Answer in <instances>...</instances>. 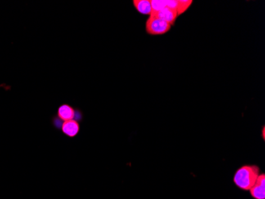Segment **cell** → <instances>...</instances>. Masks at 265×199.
I'll return each instance as SVG.
<instances>
[{
	"mask_svg": "<svg viewBox=\"0 0 265 199\" xmlns=\"http://www.w3.org/2000/svg\"><path fill=\"white\" fill-rule=\"evenodd\" d=\"M260 174L261 171L258 166H242L238 168L234 174V184L242 191H249L255 184Z\"/></svg>",
	"mask_w": 265,
	"mask_h": 199,
	"instance_id": "obj_1",
	"label": "cell"
},
{
	"mask_svg": "<svg viewBox=\"0 0 265 199\" xmlns=\"http://www.w3.org/2000/svg\"><path fill=\"white\" fill-rule=\"evenodd\" d=\"M172 26L152 13L145 23V30L150 35H162L169 31Z\"/></svg>",
	"mask_w": 265,
	"mask_h": 199,
	"instance_id": "obj_2",
	"label": "cell"
},
{
	"mask_svg": "<svg viewBox=\"0 0 265 199\" xmlns=\"http://www.w3.org/2000/svg\"><path fill=\"white\" fill-rule=\"evenodd\" d=\"M250 195L254 199H265V174H261L252 188Z\"/></svg>",
	"mask_w": 265,
	"mask_h": 199,
	"instance_id": "obj_3",
	"label": "cell"
},
{
	"mask_svg": "<svg viewBox=\"0 0 265 199\" xmlns=\"http://www.w3.org/2000/svg\"><path fill=\"white\" fill-rule=\"evenodd\" d=\"M80 131V126L79 122L76 119H71L68 121L63 122L61 124V132L63 134L70 138H74L79 134Z\"/></svg>",
	"mask_w": 265,
	"mask_h": 199,
	"instance_id": "obj_4",
	"label": "cell"
},
{
	"mask_svg": "<svg viewBox=\"0 0 265 199\" xmlns=\"http://www.w3.org/2000/svg\"><path fill=\"white\" fill-rule=\"evenodd\" d=\"M154 15H157L159 19H163L164 21L169 23L170 25L172 26L176 22V19L179 15L177 14V11L175 9L170 8L168 6H166L164 8L162 9L160 11L157 13H153Z\"/></svg>",
	"mask_w": 265,
	"mask_h": 199,
	"instance_id": "obj_5",
	"label": "cell"
},
{
	"mask_svg": "<svg viewBox=\"0 0 265 199\" xmlns=\"http://www.w3.org/2000/svg\"><path fill=\"white\" fill-rule=\"evenodd\" d=\"M57 117L61 119L63 122L75 119L76 110L71 105H67V104L60 105L57 110Z\"/></svg>",
	"mask_w": 265,
	"mask_h": 199,
	"instance_id": "obj_6",
	"label": "cell"
},
{
	"mask_svg": "<svg viewBox=\"0 0 265 199\" xmlns=\"http://www.w3.org/2000/svg\"><path fill=\"white\" fill-rule=\"evenodd\" d=\"M132 4L135 9L142 15H151L152 6L150 0H134L132 1Z\"/></svg>",
	"mask_w": 265,
	"mask_h": 199,
	"instance_id": "obj_7",
	"label": "cell"
},
{
	"mask_svg": "<svg viewBox=\"0 0 265 199\" xmlns=\"http://www.w3.org/2000/svg\"><path fill=\"white\" fill-rule=\"evenodd\" d=\"M192 0H177L176 11L178 15H181L187 11V9L192 4Z\"/></svg>",
	"mask_w": 265,
	"mask_h": 199,
	"instance_id": "obj_8",
	"label": "cell"
},
{
	"mask_svg": "<svg viewBox=\"0 0 265 199\" xmlns=\"http://www.w3.org/2000/svg\"><path fill=\"white\" fill-rule=\"evenodd\" d=\"M152 13H157L167 6L168 0H150Z\"/></svg>",
	"mask_w": 265,
	"mask_h": 199,
	"instance_id": "obj_9",
	"label": "cell"
},
{
	"mask_svg": "<svg viewBox=\"0 0 265 199\" xmlns=\"http://www.w3.org/2000/svg\"><path fill=\"white\" fill-rule=\"evenodd\" d=\"M262 135H263V138L265 139V128H263V131H262Z\"/></svg>",
	"mask_w": 265,
	"mask_h": 199,
	"instance_id": "obj_10",
	"label": "cell"
}]
</instances>
